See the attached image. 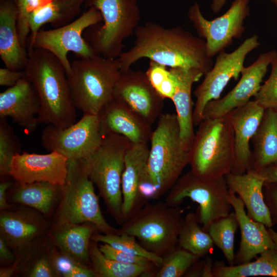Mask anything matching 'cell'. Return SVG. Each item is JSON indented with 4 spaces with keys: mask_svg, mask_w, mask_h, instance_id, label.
<instances>
[{
    "mask_svg": "<svg viewBox=\"0 0 277 277\" xmlns=\"http://www.w3.org/2000/svg\"><path fill=\"white\" fill-rule=\"evenodd\" d=\"M97 9L103 22L88 28L86 39L95 53L117 58L123 52L125 39L134 35L139 26L140 10L137 0H88Z\"/></svg>",
    "mask_w": 277,
    "mask_h": 277,
    "instance_id": "cell-8",
    "label": "cell"
},
{
    "mask_svg": "<svg viewBox=\"0 0 277 277\" xmlns=\"http://www.w3.org/2000/svg\"><path fill=\"white\" fill-rule=\"evenodd\" d=\"M151 146L140 186L145 205L167 193L189 162V151L181 143L176 114H162L152 131Z\"/></svg>",
    "mask_w": 277,
    "mask_h": 277,
    "instance_id": "cell-2",
    "label": "cell"
},
{
    "mask_svg": "<svg viewBox=\"0 0 277 277\" xmlns=\"http://www.w3.org/2000/svg\"><path fill=\"white\" fill-rule=\"evenodd\" d=\"M60 273L54 263L47 258L38 260L31 268L29 276L31 277H53Z\"/></svg>",
    "mask_w": 277,
    "mask_h": 277,
    "instance_id": "cell-42",
    "label": "cell"
},
{
    "mask_svg": "<svg viewBox=\"0 0 277 277\" xmlns=\"http://www.w3.org/2000/svg\"><path fill=\"white\" fill-rule=\"evenodd\" d=\"M18 184L14 201L33 207L44 214L50 211L55 196L62 187L46 182Z\"/></svg>",
    "mask_w": 277,
    "mask_h": 277,
    "instance_id": "cell-33",
    "label": "cell"
},
{
    "mask_svg": "<svg viewBox=\"0 0 277 277\" xmlns=\"http://www.w3.org/2000/svg\"><path fill=\"white\" fill-rule=\"evenodd\" d=\"M198 126L189 150L190 170L203 178L225 176L234 161V131L228 116L204 118Z\"/></svg>",
    "mask_w": 277,
    "mask_h": 277,
    "instance_id": "cell-5",
    "label": "cell"
},
{
    "mask_svg": "<svg viewBox=\"0 0 277 277\" xmlns=\"http://www.w3.org/2000/svg\"><path fill=\"white\" fill-rule=\"evenodd\" d=\"M11 185V183L8 181L3 182L0 184V208L1 210L8 207L6 199V193Z\"/></svg>",
    "mask_w": 277,
    "mask_h": 277,
    "instance_id": "cell-48",
    "label": "cell"
},
{
    "mask_svg": "<svg viewBox=\"0 0 277 277\" xmlns=\"http://www.w3.org/2000/svg\"><path fill=\"white\" fill-rule=\"evenodd\" d=\"M64 276L94 277L96 276V275L94 270L73 263Z\"/></svg>",
    "mask_w": 277,
    "mask_h": 277,
    "instance_id": "cell-45",
    "label": "cell"
},
{
    "mask_svg": "<svg viewBox=\"0 0 277 277\" xmlns=\"http://www.w3.org/2000/svg\"><path fill=\"white\" fill-rule=\"evenodd\" d=\"M257 171L265 179V183L277 185V162Z\"/></svg>",
    "mask_w": 277,
    "mask_h": 277,
    "instance_id": "cell-46",
    "label": "cell"
},
{
    "mask_svg": "<svg viewBox=\"0 0 277 277\" xmlns=\"http://www.w3.org/2000/svg\"><path fill=\"white\" fill-rule=\"evenodd\" d=\"M149 152L148 144L132 143L126 152L122 179L124 222L144 205L140 196V186Z\"/></svg>",
    "mask_w": 277,
    "mask_h": 277,
    "instance_id": "cell-23",
    "label": "cell"
},
{
    "mask_svg": "<svg viewBox=\"0 0 277 277\" xmlns=\"http://www.w3.org/2000/svg\"><path fill=\"white\" fill-rule=\"evenodd\" d=\"M260 45L259 37L253 35L246 39L230 53L220 52L211 69L205 74L202 82L193 92L196 102L193 118L195 126L202 121L203 114L207 104L220 98L221 94L231 78L237 80L244 67L246 56Z\"/></svg>",
    "mask_w": 277,
    "mask_h": 277,
    "instance_id": "cell-12",
    "label": "cell"
},
{
    "mask_svg": "<svg viewBox=\"0 0 277 277\" xmlns=\"http://www.w3.org/2000/svg\"><path fill=\"white\" fill-rule=\"evenodd\" d=\"M251 142L253 146L251 169L259 171L277 162V109H265Z\"/></svg>",
    "mask_w": 277,
    "mask_h": 277,
    "instance_id": "cell-26",
    "label": "cell"
},
{
    "mask_svg": "<svg viewBox=\"0 0 277 277\" xmlns=\"http://www.w3.org/2000/svg\"><path fill=\"white\" fill-rule=\"evenodd\" d=\"M225 177L229 190L237 194L243 201L247 215L267 228L273 226L264 200L263 189L265 180L262 175L255 170L249 169L242 174L230 173Z\"/></svg>",
    "mask_w": 277,
    "mask_h": 277,
    "instance_id": "cell-24",
    "label": "cell"
},
{
    "mask_svg": "<svg viewBox=\"0 0 277 277\" xmlns=\"http://www.w3.org/2000/svg\"><path fill=\"white\" fill-rule=\"evenodd\" d=\"M263 191L264 200L274 226L277 224V185L265 183Z\"/></svg>",
    "mask_w": 277,
    "mask_h": 277,
    "instance_id": "cell-43",
    "label": "cell"
},
{
    "mask_svg": "<svg viewBox=\"0 0 277 277\" xmlns=\"http://www.w3.org/2000/svg\"><path fill=\"white\" fill-rule=\"evenodd\" d=\"M96 242L89 245V255L96 276L101 277L152 276L157 269L154 265H140L119 262L106 256Z\"/></svg>",
    "mask_w": 277,
    "mask_h": 277,
    "instance_id": "cell-31",
    "label": "cell"
},
{
    "mask_svg": "<svg viewBox=\"0 0 277 277\" xmlns=\"http://www.w3.org/2000/svg\"><path fill=\"white\" fill-rule=\"evenodd\" d=\"M229 191L228 200L233 209L241 232L239 248L235 254L234 265L251 261L268 249H276L267 228L250 218L241 199Z\"/></svg>",
    "mask_w": 277,
    "mask_h": 277,
    "instance_id": "cell-21",
    "label": "cell"
},
{
    "mask_svg": "<svg viewBox=\"0 0 277 277\" xmlns=\"http://www.w3.org/2000/svg\"><path fill=\"white\" fill-rule=\"evenodd\" d=\"M92 240L96 242L106 243L113 248L128 253L145 258L153 263L158 268L163 262V258L146 250L133 236L125 234H93Z\"/></svg>",
    "mask_w": 277,
    "mask_h": 277,
    "instance_id": "cell-35",
    "label": "cell"
},
{
    "mask_svg": "<svg viewBox=\"0 0 277 277\" xmlns=\"http://www.w3.org/2000/svg\"><path fill=\"white\" fill-rule=\"evenodd\" d=\"M133 45L116 58L121 71L146 58L170 68H195L205 75L213 67L206 42L180 26L166 28L147 22L135 29Z\"/></svg>",
    "mask_w": 277,
    "mask_h": 277,
    "instance_id": "cell-1",
    "label": "cell"
},
{
    "mask_svg": "<svg viewBox=\"0 0 277 277\" xmlns=\"http://www.w3.org/2000/svg\"><path fill=\"white\" fill-rule=\"evenodd\" d=\"M52 0H16L17 9V28L20 43L26 49L28 36L30 32V18L38 8L47 4Z\"/></svg>",
    "mask_w": 277,
    "mask_h": 277,
    "instance_id": "cell-39",
    "label": "cell"
},
{
    "mask_svg": "<svg viewBox=\"0 0 277 277\" xmlns=\"http://www.w3.org/2000/svg\"><path fill=\"white\" fill-rule=\"evenodd\" d=\"M276 58L277 51H269L261 54L250 66L244 67L241 72L240 80L230 91L223 97L207 104L203 114V119L225 116L234 109L250 101L259 91L268 66Z\"/></svg>",
    "mask_w": 277,
    "mask_h": 277,
    "instance_id": "cell-16",
    "label": "cell"
},
{
    "mask_svg": "<svg viewBox=\"0 0 277 277\" xmlns=\"http://www.w3.org/2000/svg\"><path fill=\"white\" fill-rule=\"evenodd\" d=\"M21 153V145L6 117H0V173L10 175L12 159Z\"/></svg>",
    "mask_w": 277,
    "mask_h": 277,
    "instance_id": "cell-37",
    "label": "cell"
},
{
    "mask_svg": "<svg viewBox=\"0 0 277 277\" xmlns=\"http://www.w3.org/2000/svg\"><path fill=\"white\" fill-rule=\"evenodd\" d=\"M40 107L37 92L25 75L0 93V117H10L26 133L34 131L39 124Z\"/></svg>",
    "mask_w": 277,
    "mask_h": 277,
    "instance_id": "cell-19",
    "label": "cell"
},
{
    "mask_svg": "<svg viewBox=\"0 0 277 277\" xmlns=\"http://www.w3.org/2000/svg\"><path fill=\"white\" fill-rule=\"evenodd\" d=\"M113 98L126 104L151 125L162 114L164 107V98L152 86L146 73L131 68L121 71Z\"/></svg>",
    "mask_w": 277,
    "mask_h": 277,
    "instance_id": "cell-15",
    "label": "cell"
},
{
    "mask_svg": "<svg viewBox=\"0 0 277 277\" xmlns=\"http://www.w3.org/2000/svg\"><path fill=\"white\" fill-rule=\"evenodd\" d=\"M265 110L253 100L227 114L234 131V161L231 173L242 174L251 169L252 153L250 142L260 126Z\"/></svg>",
    "mask_w": 277,
    "mask_h": 277,
    "instance_id": "cell-18",
    "label": "cell"
},
{
    "mask_svg": "<svg viewBox=\"0 0 277 277\" xmlns=\"http://www.w3.org/2000/svg\"><path fill=\"white\" fill-rule=\"evenodd\" d=\"M268 231L275 244L276 249H277V232L275 231L271 228H267Z\"/></svg>",
    "mask_w": 277,
    "mask_h": 277,
    "instance_id": "cell-51",
    "label": "cell"
},
{
    "mask_svg": "<svg viewBox=\"0 0 277 277\" xmlns=\"http://www.w3.org/2000/svg\"><path fill=\"white\" fill-rule=\"evenodd\" d=\"M270 1L276 7H277V0H270Z\"/></svg>",
    "mask_w": 277,
    "mask_h": 277,
    "instance_id": "cell-52",
    "label": "cell"
},
{
    "mask_svg": "<svg viewBox=\"0 0 277 277\" xmlns=\"http://www.w3.org/2000/svg\"><path fill=\"white\" fill-rule=\"evenodd\" d=\"M98 247L101 252L106 256L121 263L140 265H154L147 259L128 253L106 243L100 244Z\"/></svg>",
    "mask_w": 277,
    "mask_h": 277,
    "instance_id": "cell-41",
    "label": "cell"
},
{
    "mask_svg": "<svg viewBox=\"0 0 277 277\" xmlns=\"http://www.w3.org/2000/svg\"><path fill=\"white\" fill-rule=\"evenodd\" d=\"M174 76L176 88L171 98L176 111L182 145L189 151L194 140V123L191 90L193 84L204 75L195 68L175 67L169 69Z\"/></svg>",
    "mask_w": 277,
    "mask_h": 277,
    "instance_id": "cell-22",
    "label": "cell"
},
{
    "mask_svg": "<svg viewBox=\"0 0 277 277\" xmlns=\"http://www.w3.org/2000/svg\"><path fill=\"white\" fill-rule=\"evenodd\" d=\"M14 268L12 267L4 268L0 270L1 277H10L14 272Z\"/></svg>",
    "mask_w": 277,
    "mask_h": 277,
    "instance_id": "cell-50",
    "label": "cell"
},
{
    "mask_svg": "<svg viewBox=\"0 0 277 277\" xmlns=\"http://www.w3.org/2000/svg\"><path fill=\"white\" fill-rule=\"evenodd\" d=\"M131 142L117 134L103 136L102 142L89 157L83 160L89 179L95 184L107 209L122 224V179L125 157Z\"/></svg>",
    "mask_w": 277,
    "mask_h": 277,
    "instance_id": "cell-7",
    "label": "cell"
},
{
    "mask_svg": "<svg viewBox=\"0 0 277 277\" xmlns=\"http://www.w3.org/2000/svg\"><path fill=\"white\" fill-rule=\"evenodd\" d=\"M212 273L213 277H277V249H268L255 261L242 264L225 266L216 262L213 264Z\"/></svg>",
    "mask_w": 277,
    "mask_h": 277,
    "instance_id": "cell-29",
    "label": "cell"
},
{
    "mask_svg": "<svg viewBox=\"0 0 277 277\" xmlns=\"http://www.w3.org/2000/svg\"><path fill=\"white\" fill-rule=\"evenodd\" d=\"M68 164V159L56 151L45 154L23 152L14 156L9 174L21 184L46 182L63 186Z\"/></svg>",
    "mask_w": 277,
    "mask_h": 277,
    "instance_id": "cell-17",
    "label": "cell"
},
{
    "mask_svg": "<svg viewBox=\"0 0 277 277\" xmlns=\"http://www.w3.org/2000/svg\"><path fill=\"white\" fill-rule=\"evenodd\" d=\"M238 227L233 212L211 223L207 231L214 244L222 251L229 266L234 265V237Z\"/></svg>",
    "mask_w": 277,
    "mask_h": 277,
    "instance_id": "cell-34",
    "label": "cell"
},
{
    "mask_svg": "<svg viewBox=\"0 0 277 277\" xmlns=\"http://www.w3.org/2000/svg\"><path fill=\"white\" fill-rule=\"evenodd\" d=\"M145 73L158 93L164 99L171 100L175 91L176 81L170 70L164 65L150 61Z\"/></svg>",
    "mask_w": 277,
    "mask_h": 277,
    "instance_id": "cell-38",
    "label": "cell"
},
{
    "mask_svg": "<svg viewBox=\"0 0 277 277\" xmlns=\"http://www.w3.org/2000/svg\"><path fill=\"white\" fill-rule=\"evenodd\" d=\"M62 191L61 225L88 223L103 234L118 233V229L110 226L102 214L93 183L83 160H68V173Z\"/></svg>",
    "mask_w": 277,
    "mask_h": 277,
    "instance_id": "cell-9",
    "label": "cell"
},
{
    "mask_svg": "<svg viewBox=\"0 0 277 277\" xmlns=\"http://www.w3.org/2000/svg\"><path fill=\"white\" fill-rule=\"evenodd\" d=\"M0 56L5 67L24 70L28 53L21 45L17 28L14 0H3L0 6Z\"/></svg>",
    "mask_w": 277,
    "mask_h": 277,
    "instance_id": "cell-25",
    "label": "cell"
},
{
    "mask_svg": "<svg viewBox=\"0 0 277 277\" xmlns=\"http://www.w3.org/2000/svg\"><path fill=\"white\" fill-rule=\"evenodd\" d=\"M55 234V239L61 248L70 258L82 262L90 259V239L97 230L91 224H66Z\"/></svg>",
    "mask_w": 277,
    "mask_h": 277,
    "instance_id": "cell-28",
    "label": "cell"
},
{
    "mask_svg": "<svg viewBox=\"0 0 277 277\" xmlns=\"http://www.w3.org/2000/svg\"><path fill=\"white\" fill-rule=\"evenodd\" d=\"M200 258L190 252L177 246L163 258L161 266L154 275L155 277H180L184 275Z\"/></svg>",
    "mask_w": 277,
    "mask_h": 277,
    "instance_id": "cell-36",
    "label": "cell"
},
{
    "mask_svg": "<svg viewBox=\"0 0 277 277\" xmlns=\"http://www.w3.org/2000/svg\"><path fill=\"white\" fill-rule=\"evenodd\" d=\"M227 0H212L211 8L214 13H218L226 4Z\"/></svg>",
    "mask_w": 277,
    "mask_h": 277,
    "instance_id": "cell-49",
    "label": "cell"
},
{
    "mask_svg": "<svg viewBox=\"0 0 277 277\" xmlns=\"http://www.w3.org/2000/svg\"><path fill=\"white\" fill-rule=\"evenodd\" d=\"M229 193L225 176L203 178L190 170L179 178L164 202L171 207L179 206L186 198L197 203L199 223L207 232L211 223L230 212L232 207L228 200Z\"/></svg>",
    "mask_w": 277,
    "mask_h": 277,
    "instance_id": "cell-10",
    "label": "cell"
},
{
    "mask_svg": "<svg viewBox=\"0 0 277 277\" xmlns=\"http://www.w3.org/2000/svg\"><path fill=\"white\" fill-rule=\"evenodd\" d=\"M103 138L98 115L83 114L70 126L58 128L47 125L41 134L43 147L57 152L68 160H85L100 146Z\"/></svg>",
    "mask_w": 277,
    "mask_h": 277,
    "instance_id": "cell-14",
    "label": "cell"
},
{
    "mask_svg": "<svg viewBox=\"0 0 277 277\" xmlns=\"http://www.w3.org/2000/svg\"><path fill=\"white\" fill-rule=\"evenodd\" d=\"M25 75L24 70L15 71L8 68L0 69V85L11 87Z\"/></svg>",
    "mask_w": 277,
    "mask_h": 277,
    "instance_id": "cell-44",
    "label": "cell"
},
{
    "mask_svg": "<svg viewBox=\"0 0 277 277\" xmlns=\"http://www.w3.org/2000/svg\"><path fill=\"white\" fill-rule=\"evenodd\" d=\"M102 21L100 12L91 7L68 24L52 29L39 30L33 38L29 39V50L39 48L49 51L60 61L68 74L71 70V63L68 58L69 52H74L80 57L97 55L82 34L88 28Z\"/></svg>",
    "mask_w": 277,
    "mask_h": 277,
    "instance_id": "cell-11",
    "label": "cell"
},
{
    "mask_svg": "<svg viewBox=\"0 0 277 277\" xmlns=\"http://www.w3.org/2000/svg\"><path fill=\"white\" fill-rule=\"evenodd\" d=\"M7 243L5 239L1 236L0 237V258L3 261H8L13 260V255L9 251Z\"/></svg>",
    "mask_w": 277,
    "mask_h": 277,
    "instance_id": "cell-47",
    "label": "cell"
},
{
    "mask_svg": "<svg viewBox=\"0 0 277 277\" xmlns=\"http://www.w3.org/2000/svg\"><path fill=\"white\" fill-rule=\"evenodd\" d=\"M199 223L197 214L188 212L186 214L179 235L178 246L201 258L212 251L214 244L208 232Z\"/></svg>",
    "mask_w": 277,
    "mask_h": 277,
    "instance_id": "cell-32",
    "label": "cell"
},
{
    "mask_svg": "<svg viewBox=\"0 0 277 277\" xmlns=\"http://www.w3.org/2000/svg\"><path fill=\"white\" fill-rule=\"evenodd\" d=\"M0 229L1 236L8 244L19 247L38 235L42 227L34 218L26 214L6 212L1 214Z\"/></svg>",
    "mask_w": 277,
    "mask_h": 277,
    "instance_id": "cell-30",
    "label": "cell"
},
{
    "mask_svg": "<svg viewBox=\"0 0 277 277\" xmlns=\"http://www.w3.org/2000/svg\"><path fill=\"white\" fill-rule=\"evenodd\" d=\"M250 0H234L221 16L208 20L203 15L197 2L189 9L188 16L199 37L206 42L208 55L212 58L241 38L245 28V19L250 15Z\"/></svg>",
    "mask_w": 277,
    "mask_h": 277,
    "instance_id": "cell-13",
    "label": "cell"
},
{
    "mask_svg": "<svg viewBox=\"0 0 277 277\" xmlns=\"http://www.w3.org/2000/svg\"><path fill=\"white\" fill-rule=\"evenodd\" d=\"M28 53L24 70L39 98V124L62 129L70 126L76 122L77 109L71 97L64 67L47 50L32 48Z\"/></svg>",
    "mask_w": 277,
    "mask_h": 277,
    "instance_id": "cell-3",
    "label": "cell"
},
{
    "mask_svg": "<svg viewBox=\"0 0 277 277\" xmlns=\"http://www.w3.org/2000/svg\"><path fill=\"white\" fill-rule=\"evenodd\" d=\"M120 73L116 58L96 55L73 61L67 76L76 108L83 114L98 115L113 98Z\"/></svg>",
    "mask_w": 277,
    "mask_h": 277,
    "instance_id": "cell-4",
    "label": "cell"
},
{
    "mask_svg": "<svg viewBox=\"0 0 277 277\" xmlns=\"http://www.w3.org/2000/svg\"><path fill=\"white\" fill-rule=\"evenodd\" d=\"M82 0H52L35 10L30 18V38H33L42 26L50 24L58 28L74 19Z\"/></svg>",
    "mask_w": 277,
    "mask_h": 277,
    "instance_id": "cell-27",
    "label": "cell"
},
{
    "mask_svg": "<svg viewBox=\"0 0 277 277\" xmlns=\"http://www.w3.org/2000/svg\"><path fill=\"white\" fill-rule=\"evenodd\" d=\"M183 211L165 202L147 203L118 229V234L134 237L148 251L164 258L178 246Z\"/></svg>",
    "mask_w": 277,
    "mask_h": 277,
    "instance_id": "cell-6",
    "label": "cell"
},
{
    "mask_svg": "<svg viewBox=\"0 0 277 277\" xmlns=\"http://www.w3.org/2000/svg\"><path fill=\"white\" fill-rule=\"evenodd\" d=\"M100 132L102 136L117 134L132 143L150 142L152 125L122 102L113 98L99 112Z\"/></svg>",
    "mask_w": 277,
    "mask_h": 277,
    "instance_id": "cell-20",
    "label": "cell"
},
{
    "mask_svg": "<svg viewBox=\"0 0 277 277\" xmlns=\"http://www.w3.org/2000/svg\"><path fill=\"white\" fill-rule=\"evenodd\" d=\"M271 66L269 77L254 96V101L265 109H277V58L272 62Z\"/></svg>",
    "mask_w": 277,
    "mask_h": 277,
    "instance_id": "cell-40",
    "label": "cell"
}]
</instances>
